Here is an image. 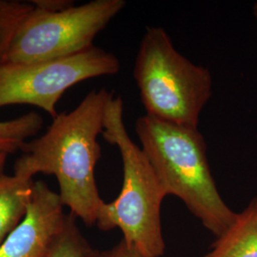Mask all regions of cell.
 <instances>
[{
    "label": "cell",
    "mask_w": 257,
    "mask_h": 257,
    "mask_svg": "<svg viewBox=\"0 0 257 257\" xmlns=\"http://www.w3.org/2000/svg\"><path fill=\"white\" fill-rule=\"evenodd\" d=\"M112 92H89L74 110L57 114L46 133L21 148L15 174L34 177L54 175L59 197L71 213L88 226L96 224L105 201L95 182L94 169L101 157L98 136L104 130L107 106Z\"/></svg>",
    "instance_id": "obj_1"
},
{
    "label": "cell",
    "mask_w": 257,
    "mask_h": 257,
    "mask_svg": "<svg viewBox=\"0 0 257 257\" xmlns=\"http://www.w3.org/2000/svg\"><path fill=\"white\" fill-rule=\"evenodd\" d=\"M136 133L167 196L185 204L203 226L218 237L232 224L236 213L218 192L198 128H186L147 114L138 117Z\"/></svg>",
    "instance_id": "obj_2"
},
{
    "label": "cell",
    "mask_w": 257,
    "mask_h": 257,
    "mask_svg": "<svg viewBox=\"0 0 257 257\" xmlns=\"http://www.w3.org/2000/svg\"><path fill=\"white\" fill-rule=\"evenodd\" d=\"M123 113L122 98L113 95L107 106L102 136L119 151L123 184L118 196L103 204L96 225L102 230L119 229L122 239L147 256H162L166 245L161 207L167 194L147 156L130 138Z\"/></svg>",
    "instance_id": "obj_3"
},
{
    "label": "cell",
    "mask_w": 257,
    "mask_h": 257,
    "mask_svg": "<svg viewBox=\"0 0 257 257\" xmlns=\"http://www.w3.org/2000/svg\"><path fill=\"white\" fill-rule=\"evenodd\" d=\"M134 78L147 115L198 128L201 112L212 94L211 72L181 55L164 28L146 29L136 57Z\"/></svg>",
    "instance_id": "obj_4"
},
{
    "label": "cell",
    "mask_w": 257,
    "mask_h": 257,
    "mask_svg": "<svg viewBox=\"0 0 257 257\" xmlns=\"http://www.w3.org/2000/svg\"><path fill=\"white\" fill-rule=\"evenodd\" d=\"M125 6V0H93L55 13L34 7L1 62H42L86 51Z\"/></svg>",
    "instance_id": "obj_5"
},
{
    "label": "cell",
    "mask_w": 257,
    "mask_h": 257,
    "mask_svg": "<svg viewBox=\"0 0 257 257\" xmlns=\"http://www.w3.org/2000/svg\"><path fill=\"white\" fill-rule=\"evenodd\" d=\"M119 59L99 47L81 53L35 63H0V108L27 104L53 118L56 104L77 83L119 72Z\"/></svg>",
    "instance_id": "obj_6"
},
{
    "label": "cell",
    "mask_w": 257,
    "mask_h": 257,
    "mask_svg": "<svg viewBox=\"0 0 257 257\" xmlns=\"http://www.w3.org/2000/svg\"><path fill=\"white\" fill-rule=\"evenodd\" d=\"M63 208L58 193L35 182L27 213L0 245V257H47L64 228Z\"/></svg>",
    "instance_id": "obj_7"
},
{
    "label": "cell",
    "mask_w": 257,
    "mask_h": 257,
    "mask_svg": "<svg viewBox=\"0 0 257 257\" xmlns=\"http://www.w3.org/2000/svg\"><path fill=\"white\" fill-rule=\"evenodd\" d=\"M202 257H257V196Z\"/></svg>",
    "instance_id": "obj_8"
},
{
    "label": "cell",
    "mask_w": 257,
    "mask_h": 257,
    "mask_svg": "<svg viewBox=\"0 0 257 257\" xmlns=\"http://www.w3.org/2000/svg\"><path fill=\"white\" fill-rule=\"evenodd\" d=\"M34 183L24 175H0V245L25 217Z\"/></svg>",
    "instance_id": "obj_9"
},
{
    "label": "cell",
    "mask_w": 257,
    "mask_h": 257,
    "mask_svg": "<svg viewBox=\"0 0 257 257\" xmlns=\"http://www.w3.org/2000/svg\"><path fill=\"white\" fill-rule=\"evenodd\" d=\"M43 118L32 111L13 119L0 121V151L15 154L42 128Z\"/></svg>",
    "instance_id": "obj_10"
},
{
    "label": "cell",
    "mask_w": 257,
    "mask_h": 257,
    "mask_svg": "<svg viewBox=\"0 0 257 257\" xmlns=\"http://www.w3.org/2000/svg\"><path fill=\"white\" fill-rule=\"evenodd\" d=\"M98 253L83 236L76 225V217L70 212L47 257H97Z\"/></svg>",
    "instance_id": "obj_11"
},
{
    "label": "cell",
    "mask_w": 257,
    "mask_h": 257,
    "mask_svg": "<svg viewBox=\"0 0 257 257\" xmlns=\"http://www.w3.org/2000/svg\"><path fill=\"white\" fill-rule=\"evenodd\" d=\"M33 9L30 1L0 0V63L20 24Z\"/></svg>",
    "instance_id": "obj_12"
},
{
    "label": "cell",
    "mask_w": 257,
    "mask_h": 257,
    "mask_svg": "<svg viewBox=\"0 0 257 257\" xmlns=\"http://www.w3.org/2000/svg\"><path fill=\"white\" fill-rule=\"evenodd\" d=\"M97 257H149L139 251L138 248L127 244L123 239L117 245L110 249L103 250Z\"/></svg>",
    "instance_id": "obj_13"
},
{
    "label": "cell",
    "mask_w": 257,
    "mask_h": 257,
    "mask_svg": "<svg viewBox=\"0 0 257 257\" xmlns=\"http://www.w3.org/2000/svg\"><path fill=\"white\" fill-rule=\"evenodd\" d=\"M30 2L35 8L51 13L60 12L74 5V1L71 0H32Z\"/></svg>",
    "instance_id": "obj_14"
},
{
    "label": "cell",
    "mask_w": 257,
    "mask_h": 257,
    "mask_svg": "<svg viewBox=\"0 0 257 257\" xmlns=\"http://www.w3.org/2000/svg\"><path fill=\"white\" fill-rule=\"evenodd\" d=\"M8 156H9V154L0 151V175H3V170H4V167L6 164V161L8 159Z\"/></svg>",
    "instance_id": "obj_15"
},
{
    "label": "cell",
    "mask_w": 257,
    "mask_h": 257,
    "mask_svg": "<svg viewBox=\"0 0 257 257\" xmlns=\"http://www.w3.org/2000/svg\"><path fill=\"white\" fill-rule=\"evenodd\" d=\"M252 14H253V17L255 18L257 21V2H255L253 4V7H252Z\"/></svg>",
    "instance_id": "obj_16"
}]
</instances>
